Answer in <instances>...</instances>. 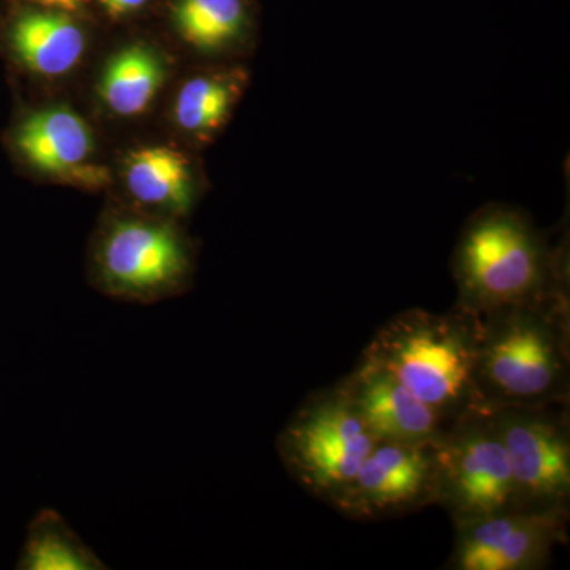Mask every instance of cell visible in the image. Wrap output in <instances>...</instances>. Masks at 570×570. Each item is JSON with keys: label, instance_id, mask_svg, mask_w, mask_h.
Here are the masks:
<instances>
[{"label": "cell", "instance_id": "6da1fadb", "mask_svg": "<svg viewBox=\"0 0 570 570\" xmlns=\"http://www.w3.org/2000/svg\"><path fill=\"white\" fill-rule=\"evenodd\" d=\"M456 307L483 317L568 298L564 257L527 213L490 204L464 224L452 255Z\"/></svg>", "mask_w": 570, "mask_h": 570}, {"label": "cell", "instance_id": "7a4b0ae2", "mask_svg": "<svg viewBox=\"0 0 570 570\" xmlns=\"http://www.w3.org/2000/svg\"><path fill=\"white\" fill-rule=\"evenodd\" d=\"M479 409L568 404V298L479 317Z\"/></svg>", "mask_w": 570, "mask_h": 570}, {"label": "cell", "instance_id": "3957f363", "mask_svg": "<svg viewBox=\"0 0 570 570\" xmlns=\"http://www.w3.org/2000/svg\"><path fill=\"white\" fill-rule=\"evenodd\" d=\"M479 317L460 307L434 314L407 309L390 318L362 360L389 371L448 423L478 411Z\"/></svg>", "mask_w": 570, "mask_h": 570}, {"label": "cell", "instance_id": "277c9868", "mask_svg": "<svg viewBox=\"0 0 570 570\" xmlns=\"http://www.w3.org/2000/svg\"><path fill=\"white\" fill-rule=\"evenodd\" d=\"M376 444L377 439L336 385L307 397L285 423L276 448L295 482L330 504Z\"/></svg>", "mask_w": 570, "mask_h": 570}, {"label": "cell", "instance_id": "5b68a950", "mask_svg": "<svg viewBox=\"0 0 570 570\" xmlns=\"http://www.w3.org/2000/svg\"><path fill=\"white\" fill-rule=\"evenodd\" d=\"M193 269L189 242L168 220L112 216L94 245V279L112 298L159 302L183 292Z\"/></svg>", "mask_w": 570, "mask_h": 570}, {"label": "cell", "instance_id": "8992f818", "mask_svg": "<svg viewBox=\"0 0 570 570\" xmlns=\"http://www.w3.org/2000/svg\"><path fill=\"white\" fill-rule=\"evenodd\" d=\"M438 502L453 524L519 509L512 469L489 412H469L434 442Z\"/></svg>", "mask_w": 570, "mask_h": 570}, {"label": "cell", "instance_id": "52a82bcc", "mask_svg": "<svg viewBox=\"0 0 570 570\" xmlns=\"http://www.w3.org/2000/svg\"><path fill=\"white\" fill-rule=\"evenodd\" d=\"M564 406L483 409L508 453L519 509L569 512L570 433Z\"/></svg>", "mask_w": 570, "mask_h": 570}, {"label": "cell", "instance_id": "ba28073f", "mask_svg": "<svg viewBox=\"0 0 570 570\" xmlns=\"http://www.w3.org/2000/svg\"><path fill=\"white\" fill-rule=\"evenodd\" d=\"M434 442L377 441L354 479L330 504L358 520L387 519L436 504Z\"/></svg>", "mask_w": 570, "mask_h": 570}, {"label": "cell", "instance_id": "9c48e42d", "mask_svg": "<svg viewBox=\"0 0 570 570\" xmlns=\"http://www.w3.org/2000/svg\"><path fill=\"white\" fill-rule=\"evenodd\" d=\"M569 512L513 509L455 527L450 568L455 570H532L550 560L564 542Z\"/></svg>", "mask_w": 570, "mask_h": 570}, {"label": "cell", "instance_id": "30bf717a", "mask_svg": "<svg viewBox=\"0 0 570 570\" xmlns=\"http://www.w3.org/2000/svg\"><path fill=\"white\" fill-rule=\"evenodd\" d=\"M377 441L431 442L450 425L389 371L366 360L337 384Z\"/></svg>", "mask_w": 570, "mask_h": 570}, {"label": "cell", "instance_id": "8fae6325", "mask_svg": "<svg viewBox=\"0 0 570 570\" xmlns=\"http://www.w3.org/2000/svg\"><path fill=\"white\" fill-rule=\"evenodd\" d=\"M13 141L22 159L41 174L88 187L108 183V171L89 163L96 151L91 127L70 108L31 112L18 126Z\"/></svg>", "mask_w": 570, "mask_h": 570}, {"label": "cell", "instance_id": "7c38bea8", "mask_svg": "<svg viewBox=\"0 0 570 570\" xmlns=\"http://www.w3.org/2000/svg\"><path fill=\"white\" fill-rule=\"evenodd\" d=\"M10 47L29 70L58 77L81 61L86 37L80 26L61 11L28 10L11 24Z\"/></svg>", "mask_w": 570, "mask_h": 570}, {"label": "cell", "instance_id": "4fadbf2b", "mask_svg": "<svg viewBox=\"0 0 570 570\" xmlns=\"http://www.w3.org/2000/svg\"><path fill=\"white\" fill-rule=\"evenodd\" d=\"M126 186L135 200L181 216L193 208V167L183 153L168 146H146L127 156Z\"/></svg>", "mask_w": 570, "mask_h": 570}, {"label": "cell", "instance_id": "5bb4252c", "mask_svg": "<svg viewBox=\"0 0 570 570\" xmlns=\"http://www.w3.org/2000/svg\"><path fill=\"white\" fill-rule=\"evenodd\" d=\"M171 17L184 41L205 55L242 51L253 36L250 0H175Z\"/></svg>", "mask_w": 570, "mask_h": 570}, {"label": "cell", "instance_id": "9a60e30c", "mask_svg": "<svg viewBox=\"0 0 570 570\" xmlns=\"http://www.w3.org/2000/svg\"><path fill=\"white\" fill-rule=\"evenodd\" d=\"M247 81L249 75L242 66H224L184 82L174 108L179 129L195 140H212L230 119Z\"/></svg>", "mask_w": 570, "mask_h": 570}, {"label": "cell", "instance_id": "2e32d148", "mask_svg": "<svg viewBox=\"0 0 570 570\" xmlns=\"http://www.w3.org/2000/svg\"><path fill=\"white\" fill-rule=\"evenodd\" d=\"M165 63L146 45H130L107 62L97 91L108 110L124 118L141 115L163 89Z\"/></svg>", "mask_w": 570, "mask_h": 570}, {"label": "cell", "instance_id": "e0dca14e", "mask_svg": "<svg viewBox=\"0 0 570 570\" xmlns=\"http://www.w3.org/2000/svg\"><path fill=\"white\" fill-rule=\"evenodd\" d=\"M18 569L21 570H104L107 566L71 530L61 513L41 509L28 528Z\"/></svg>", "mask_w": 570, "mask_h": 570}, {"label": "cell", "instance_id": "ac0fdd59", "mask_svg": "<svg viewBox=\"0 0 570 570\" xmlns=\"http://www.w3.org/2000/svg\"><path fill=\"white\" fill-rule=\"evenodd\" d=\"M148 0H99L100 6L107 10L112 18L126 17L146 6Z\"/></svg>", "mask_w": 570, "mask_h": 570}, {"label": "cell", "instance_id": "d6986e66", "mask_svg": "<svg viewBox=\"0 0 570 570\" xmlns=\"http://www.w3.org/2000/svg\"><path fill=\"white\" fill-rule=\"evenodd\" d=\"M39 2L48 7H55V9L67 11L77 10L78 7L81 6L82 0H39Z\"/></svg>", "mask_w": 570, "mask_h": 570}]
</instances>
